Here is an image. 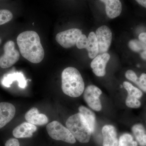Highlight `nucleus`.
<instances>
[{"label":"nucleus","mask_w":146,"mask_h":146,"mask_svg":"<svg viewBox=\"0 0 146 146\" xmlns=\"http://www.w3.org/2000/svg\"><path fill=\"white\" fill-rule=\"evenodd\" d=\"M17 43L22 56L31 63H40L45 52L39 35L29 31L22 33L17 38Z\"/></svg>","instance_id":"nucleus-1"},{"label":"nucleus","mask_w":146,"mask_h":146,"mask_svg":"<svg viewBox=\"0 0 146 146\" xmlns=\"http://www.w3.org/2000/svg\"><path fill=\"white\" fill-rule=\"evenodd\" d=\"M62 87L63 93L72 98L80 96L84 89V82L77 69L68 67L62 72Z\"/></svg>","instance_id":"nucleus-2"},{"label":"nucleus","mask_w":146,"mask_h":146,"mask_svg":"<svg viewBox=\"0 0 146 146\" xmlns=\"http://www.w3.org/2000/svg\"><path fill=\"white\" fill-rule=\"evenodd\" d=\"M66 125L79 142L82 143L89 142L92 132L86 120L80 113L70 116L66 121Z\"/></svg>","instance_id":"nucleus-3"},{"label":"nucleus","mask_w":146,"mask_h":146,"mask_svg":"<svg viewBox=\"0 0 146 146\" xmlns=\"http://www.w3.org/2000/svg\"><path fill=\"white\" fill-rule=\"evenodd\" d=\"M46 130L50 137L56 141H61L70 144L76 142L70 131L57 121H53L47 125Z\"/></svg>","instance_id":"nucleus-4"},{"label":"nucleus","mask_w":146,"mask_h":146,"mask_svg":"<svg viewBox=\"0 0 146 146\" xmlns=\"http://www.w3.org/2000/svg\"><path fill=\"white\" fill-rule=\"evenodd\" d=\"M4 53L0 56V67L2 68H10L19 60L20 53L15 49L13 41H9L4 46Z\"/></svg>","instance_id":"nucleus-5"},{"label":"nucleus","mask_w":146,"mask_h":146,"mask_svg":"<svg viewBox=\"0 0 146 146\" xmlns=\"http://www.w3.org/2000/svg\"><path fill=\"white\" fill-rule=\"evenodd\" d=\"M82 34L81 31L78 29H70L58 33L56 40L61 46L68 48L76 45L79 37Z\"/></svg>","instance_id":"nucleus-6"},{"label":"nucleus","mask_w":146,"mask_h":146,"mask_svg":"<svg viewBox=\"0 0 146 146\" xmlns=\"http://www.w3.org/2000/svg\"><path fill=\"white\" fill-rule=\"evenodd\" d=\"M102 94V91L98 87L94 85H90L84 91V98L91 108L95 111H100L102 108L100 99Z\"/></svg>","instance_id":"nucleus-7"},{"label":"nucleus","mask_w":146,"mask_h":146,"mask_svg":"<svg viewBox=\"0 0 146 146\" xmlns=\"http://www.w3.org/2000/svg\"><path fill=\"white\" fill-rule=\"evenodd\" d=\"M95 34L98 45L99 53L107 52L112 42V33L110 29L106 26H102L97 29Z\"/></svg>","instance_id":"nucleus-8"},{"label":"nucleus","mask_w":146,"mask_h":146,"mask_svg":"<svg viewBox=\"0 0 146 146\" xmlns=\"http://www.w3.org/2000/svg\"><path fill=\"white\" fill-rule=\"evenodd\" d=\"M110 58V55L107 52L101 54L94 58L91 63V67L96 76L102 77L105 75L106 68Z\"/></svg>","instance_id":"nucleus-9"},{"label":"nucleus","mask_w":146,"mask_h":146,"mask_svg":"<svg viewBox=\"0 0 146 146\" xmlns=\"http://www.w3.org/2000/svg\"><path fill=\"white\" fill-rule=\"evenodd\" d=\"M16 110L9 103H0V129L6 125L14 117Z\"/></svg>","instance_id":"nucleus-10"},{"label":"nucleus","mask_w":146,"mask_h":146,"mask_svg":"<svg viewBox=\"0 0 146 146\" xmlns=\"http://www.w3.org/2000/svg\"><path fill=\"white\" fill-rule=\"evenodd\" d=\"M103 136V146H118L119 140L115 127L106 125L102 129Z\"/></svg>","instance_id":"nucleus-11"},{"label":"nucleus","mask_w":146,"mask_h":146,"mask_svg":"<svg viewBox=\"0 0 146 146\" xmlns=\"http://www.w3.org/2000/svg\"><path fill=\"white\" fill-rule=\"evenodd\" d=\"M36 130V126L27 122L22 123L14 128L12 133L16 138H31Z\"/></svg>","instance_id":"nucleus-12"},{"label":"nucleus","mask_w":146,"mask_h":146,"mask_svg":"<svg viewBox=\"0 0 146 146\" xmlns=\"http://www.w3.org/2000/svg\"><path fill=\"white\" fill-rule=\"evenodd\" d=\"M25 118L28 122L37 125H44L48 122L46 115L40 114L36 108H33L25 115Z\"/></svg>","instance_id":"nucleus-13"},{"label":"nucleus","mask_w":146,"mask_h":146,"mask_svg":"<svg viewBox=\"0 0 146 146\" xmlns=\"http://www.w3.org/2000/svg\"><path fill=\"white\" fill-rule=\"evenodd\" d=\"M105 5L106 12L111 19L117 17L122 11V4L120 0H100Z\"/></svg>","instance_id":"nucleus-14"},{"label":"nucleus","mask_w":146,"mask_h":146,"mask_svg":"<svg viewBox=\"0 0 146 146\" xmlns=\"http://www.w3.org/2000/svg\"><path fill=\"white\" fill-rule=\"evenodd\" d=\"M15 81L18 82L19 86L22 89H25L27 86V80L22 72L14 73L5 76L3 78L2 84L5 87H9Z\"/></svg>","instance_id":"nucleus-15"},{"label":"nucleus","mask_w":146,"mask_h":146,"mask_svg":"<svg viewBox=\"0 0 146 146\" xmlns=\"http://www.w3.org/2000/svg\"><path fill=\"white\" fill-rule=\"evenodd\" d=\"M88 43L86 49L88 52V55L90 58H94L99 54L98 45L96 34L91 32L89 35Z\"/></svg>","instance_id":"nucleus-16"},{"label":"nucleus","mask_w":146,"mask_h":146,"mask_svg":"<svg viewBox=\"0 0 146 146\" xmlns=\"http://www.w3.org/2000/svg\"><path fill=\"white\" fill-rule=\"evenodd\" d=\"M79 113L82 115L87 123L91 132L95 131L96 127V116L95 114L85 106H81L78 108Z\"/></svg>","instance_id":"nucleus-17"},{"label":"nucleus","mask_w":146,"mask_h":146,"mask_svg":"<svg viewBox=\"0 0 146 146\" xmlns=\"http://www.w3.org/2000/svg\"><path fill=\"white\" fill-rule=\"evenodd\" d=\"M132 131L140 146H146V132L144 127L138 124L133 126Z\"/></svg>","instance_id":"nucleus-18"},{"label":"nucleus","mask_w":146,"mask_h":146,"mask_svg":"<svg viewBox=\"0 0 146 146\" xmlns=\"http://www.w3.org/2000/svg\"><path fill=\"white\" fill-rule=\"evenodd\" d=\"M124 87L126 90L128 95L130 96L134 97L136 98H141L143 96V93L141 90L132 85L129 82L125 81L123 83Z\"/></svg>","instance_id":"nucleus-19"},{"label":"nucleus","mask_w":146,"mask_h":146,"mask_svg":"<svg viewBox=\"0 0 146 146\" xmlns=\"http://www.w3.org/2000/svg\"><path fill=\"white\" fill-rule=\"evenodd\" d=\"M118 146H138V143L133 141L131 135L125 133L120 136Z\"/></svg>","instance_id":"nucleus-20"},{"label":"nucleus","mask_w":146,"mask_h":146,"mask_svg":"<svg viewBox=\"0 0 146 146\" xmlns=\"http://www.w3.org/2000/svg\"><path fill=\"white\" fill-rule=\"evenodd\" d=\"M129 48L134 52H139L146 50V44L138 39H132L128 43Z\"/></svg>","instance_id":"nucleus-21"},{"label":"nucleus","mask_w":146,"mask_h":146,"mask_svg":"<svg viewBox=\"0 0 146 146\" xmlns=\"http://www.w3.org/2000/svg\"><path fill=\"white\" fill-rule=\"evenodd\" d=\"M12 13L7 9L0 10V25L7 23L13 18Z\"/></svg>","instance_id":"nucleus-22"},{"label":"nucleus","mask_w":146,"mask_h":146,"mask_svg":"<svg viewBox=\"0 0 146 146\" xmlns=\"http://www.w3.org/2000/svg\"><path fill=\"white\" fill-rule=\"evenodd\" d=\"M125 103L127 106L130 108H139L141 106V102L139 101L138 99L128 95L126 100Z\"/></svg>","instance_id":"nucleus-23"},{"label":"nucleus","mask_w":146,"mask_h":146,"mask_svg":"<svg viewBox=\"0 0 146 146\" xmlns=\"http://www.w3.org/2000/svg\"><path fill=\"white\" fill-rule=\"evenodd\" d=\"M88 43V38L86 35L82 34L79 37L76 43V46L80 49H86Z\"/></svg>","instance_id":"nucleus-24"},{"label":"nucleus","mask_w":146,"mask_h":146,"mask_svg":"<svg viewBox=\"0 0 146 146\" xmlns=\"http://www.w3.org/2000/svg\"><path fill=\"white\" fill-rule=\"evenodd\" d=\"M135 84L141 90L146 93V74H142Z\"/></svg>","instance_id":"nucleus-25"},{"label":"nucleus","mask_w":146,"mask_h":146,"mask_svg":"<svg viewBox=\"0 0 146 146\" xmlns=\"http://www.w3.org/2000/svg\"><path fill=\"white\" fill-rule=\"evenodd\" d=\"M126 78L129 80L136 83L138 80V78L136 76V73L131 70H128L126 72L125 74Z\"/></svg>","instance_id":"nucleus-26"},{"label":"nucleus","mask_w":146,"mask_h":146,"mask_svg":"<svg viewBox=\"0 0 146 146\" xmlns=\"http://www.w3.org/2000/svg\"><path fill=\"white\" fill-rule=\"evenodd\" d=\"M5 146H20V143L16 138H11L6 142Z\"/></svg>","instance_id":"nucleus-27"},{"label":"nucleus","mask_w":146,"mask_h":146,"mask_svg":"<svg viewBox=\"0 0 146 146\" xmlns=\"http://www.w3.org/2000/svg\"><path fill=\"white\" fill-rule=\"evenodd\" d=\"M139 40L146 44V32L142 33L138 36Z\"/></svg>","instance_id":"nucleus-28"},{"label":"nucleus","mask_w":146,"mask_h":146,"mask_svg":"<svg viewBox=\"0 0 146 146\" xmlns=\"http://www.w3.org/2000/svg\"><path fill=\"white\" fill-rule=\"evenodd\" d=\"M138 4L146 8V0H136Z\"/></svg>","instance_id":"nucleus-29"},{"label":"nucleus","mask_w":146,"mask_h":146,"mask_svg":"<svg viewBox=\"0 0 146 146\" xmlns=\"http://www.w3.org/2000/svg\"><path fill=\"white\" fill-rule=\"evenodd\" d=\"M140 55L143 60H146V50L142 51Z\"/></svg>","instance_id":"nucleus-30"},{"label":"nucleus","mask_w":146,"mask_h":146,"mask_svg":"<svg viewBox=\"0 0 146 146\" xmlns=\"http://www.w3.org/2000/svg\"><path fill=\"white\" fill-rule=\"evenodd\" d=\"M1 38H0V44H1Z\"/></svg>","instance_id":"nucleus-31"},{"label":"nucleus","mask_w":146,"mask_h":146,"mask_svg":"<svg viewBox=\"0 0 146 146\" xmlns=\"http://www.w3.org/2000/svg\"><path fill=\"white\" fill-rule=\"evenodd\" d=\"M121 88H122V85H121Z\"/></svg>","instance_id":"nucleus-32"}]
</instances>
